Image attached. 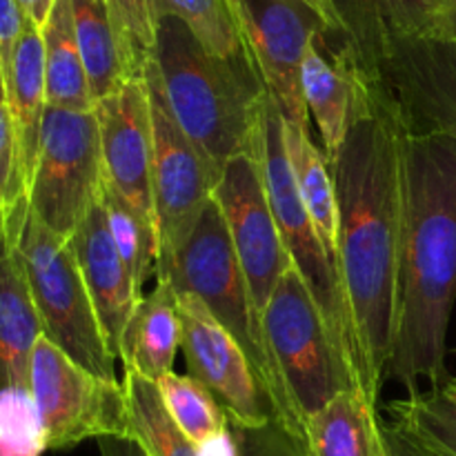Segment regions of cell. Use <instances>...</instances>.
Returning a JSON list of instances; mask_svg holds the SVG:
<instances>
[{
  "label": "cell",
  "mask_w": 456,
  "mask_h": 456,
  "mask_svg": "<svg viewBox=\"0 0 456 456\" xmlns=\"http://www.w3.org/2000/svg\"><path fill=\"white\" fill-rule=\"evenodd\" d=\"M27 196L0 214V390L29 386L31 354L43 337L38 310L18 245Z\"/></svg>",
  "instance_id": "2e32d148"
},
{
  "label": "cell",
  "mask_w": 456,
  "mask_h": 456,
  "mask_svg": "<svg viewBox=\"0 0 456 456\" xmlns=\"http://www.w3.org/2000/svg\"><path fill=\"white\" fill-rule=\"evenodd\" d=\"M101 203L105 208L116 249L132 276L136 294L142 298L145 297L142 288H145L147 279L156 274V261H159L156 225L107 181H102Z\"/></svg>",
  "instance_id": "cb8c5ba5"
},
{
  "label": "cell",
  "mask_w": 456,
  "mask_h": 456,
  "mask_svg": "<svg viewBox=\"0 0 456 456\" xmlns=\"http://www.w3.org/2000/svg\"><path fill=\"white\" fill-rule=\"evenodd\" d=\"M181 350L187 374L203 383L236 428H263L274 408L236 338L194 294H178Z\"/></svg>",
  "instance_id": "5bb4252c"
},
{
  "label": "cell",
  "mask_w": 456,
  "mask_h": 456,
  "mask_svg": "<svg viewBox=\"0 0 456 456\" xmlns=\"http://www.w3.org/2000/svg\"><path fill=\"white\" fill-rule=\"evenodd\" d=\"M347 36L405 132L456 141V38L392 34L368 16L359 27L350 22Z\"/></svg>",
  "instance_id": "5b68a950"
},
{
  "label": "cell",
  "mask_w": 456,
  "mask_h": 456,
  "mask_svg": "<svg viewBox=\"0 0 456 456\" xmlns=\"http://www.w3.org/2000/svg\"><path fill=\"white\" fill-rule=\"evenodd\" d=\"M0 102H3V105H7V85H4L3 65H0Z\"/></svg>",
  "instance_id": "60d3db41"
},
{
  "label": "cell",
  "mask_w": 456,
  "mask_h": 456,
  "mask_svg": "<svg viewBox=\"0 0 456 456\" xmlns=\"http://www.w3.org/2000/svg\"><path fill=\"white\" fill-rule=\"evenodd\" d=\"M181 350V314L178 292L169 281H156V288L136 303L120 341L118 359L123 370L159 381L174 372Z\"/></svg>",
  "instance_id": "ffe728a7"
},
{
  "label": "cell",
  "mask_w": 456,
  "mask_h": 456,
  "mask_svg": "<svg viewBox=\"0 0 456 456\" xmlns=\"http://www.w3.org/2000/svg\"><path fill=\"white\" fill-rule=\"evenodd\" d=\"M71 12L89 92L94 102H101L127 85L110 7L107 0H71Z\"/></svg>",
  "instance_id": "603a6c76"
},
{
  "label": "cell",
  "mask_w": 456,
  "mask_h": 456,
  "mask_svg": "<svg viewBox=\"0 0 456 456\" xmlns=\"http://www.w3.org/2000/svg\"><path fill=\"white\" fill-rule=\"evenodd\" d=\"M69 245L74 249L80 272H83L85 285H87L94 307H96L102 332L110 341L111 352L118 359L125 328H127L134 307L141 301V297L136 294L132 276H129L127 267L116 249L114 239H111L110 223H107L101 199L83 218L76 234L71 236Z\"/></svg>",
  "instance_id": "ac0fdd59"
},
{
  "label": "cell",
  "mask_w": 456,
  "mask_h": 456,
  "mask_svg": "<svg viewBox=\"0 0 456 456\" xmlns=\"http://www.w3.org/2000/svg\"><path fill=\"white\" fill-rule=\"evenodd\" d=\"M156 386L169 417L196 448L230 428V419L216 396L190 374L169 372Z\"/></svg>",
  "instance_id": "83f0119b"
},
{
  "label": "cell",
  "mask_w": 456,
  "mask_h": 456,
  "mask_svg": "<svg viewBox=\"0 0 456 456\" xmlns=\"http://www.w3.org/2000/svg\"><path fill=\"white\" fill-rule=\"evenodd\" d=\"M27 16L18 7L16 0H0V65H3L4 85L12 83L13 58H16L18 43L25 31Z\"/></svg>",
  "instance_id": "836d02e7"
},
{
  "label": "cell",
  "mask_w": 456,
  "mask_h": 456,
  "mask_svg": "<svg viewBox=\"0 0 456 456\" xmlns=\"http://www.w3.org/2000/svg\"><path fill=\"white\" fill-rule=\"evenodd\" d=\"M428 36H445V38H456V0H444L439 20L435 29Z\"/></svg>",
  "instance_id": "f35d334b"
},
{
  "label": "cell",
  "mask_w": 456,
  "mask_h": 456,
  "mask_svg": "<svg viewBox=\"0 0 456 456\" xmlns=\"http://www.w3.org/2000/svg\"><path fill=\"white\" fill-rule=\"evenodd\" d=\"M47 107L69 111L96 110L76 40L71 0H56L43 27Z\"/></svg>",
  "instance_id": "7402d4cb"
},
{
  "label": "cell",
  "mask_w": 456,
  "mask_h": 456,
  "mask_svg": "<svg viewBox=\"0 0 456 456\" xmlns=\"http://www.w3.org/2000/svg\"><path fill=\"white\" fill-rule=\"evenodd\" d=\"M258 138H261V127L254 138L252 150L227 160L212 191V199L225 218L240 270L248 281L254 310L263 321L272 292L279 285L281 276L292 267V258L285 248L267 196Z\"/></svg>",
  "instance_id": "4fadbf2b"
},
{
  "label": "cell",
  "mask_w": 456,
  "mask_h": 456,
  "mask_svg": "<svg viewBox=\"0 0 456 456\" xmlns=\"http://www.w3.org/2000/svg\"><path fill=\"white\" fill-rule=\"evenodd\" d=\"M454 354H456V347H454Z\"/></svg>",
  "instance_id": "b9f144b4"
},
{
  "label": "cell",
  "mask_w": 456,
  "mask_h": 456,
  "mask_svg": "<svg viewBox=\"0 0 456 456\" xmlns=\"http://www.w3.org/2000/svg\"><path fill=\"white\" fill-rule=\"evenodd\" d=\"M307 3H312L321 13H323L334 34H346L350 22H347V16L343 13V9L338 7L337 0H307Z\"/></svg>",
  "instance_id": "d590c367"
},
{
  "label": "cell",
  "mask_w": 456,
  "mask_h": 456,
  "mask_svg": "<svg viewBox=\"0 0 456 456\" xmlns=\"http://www.w3.org/2000/svg\"><path fill=\"white\" fill-rule=\"evenodd\" d=\"M387 441H390V450H392V456H439L435 452H430V450L421 448L419 444H414V441L405 439L403 435H399V432H395L392 428H387Z\"/></svg>",
  "instance_id": "74e56055"
},
{
  "label": "cell",
  "mask_w": 456,
  "mask_h": 456,
  "mask_svg": "<svg viewBox=\"0 0 456 456\" xmlns=\"http://www.w3.org/2000/svg\"><path fill=\"white\" fill-rule=\"evenodd\" d=\"M343 36H346V43L334 49L332 58L323 53V36H319L307 47L301 65L303 98H305L307 111L314 116L319 125L328 163L341 150L352 120L359 114L365 92H368V78L361 69L354 45L347 38V31Z\"/></svg>",
  "instance_id": "e0dca14e"
},
{
  "label": "cell",
  "mask_w": 456,
  "mask_h": 456,
  "mask_svg": "<svg viewBox=\"0 0 456 456\" xmlns=\"http://www.w3.org/2000/svg\"><path fill=\"white\" fill-rule=\"evenodd\" d=\"M18 199H22V194L18 185L16 136L9 107L0 102V214Z\"/></svg>",
  "instance_id": "d6a6232c"
},
{
  "label": "cell",
  "mask_w": 456,
  "mask_h": 456,
  "mask_svg": "<svg viewBox=\"0 0 456 456\" xmlns=\"http://www.w3.org/2000/svg\"><path fill=\"white\" fill-rule=\"evenodd\" d=\"M29 387L38 405L47 450L62 452L87 439L129 436L127 392L120 381H107L80 368L47 337L31 354Z\"/></svg>",
  "instance_id": "8fae6325"
},
{
  "label": "cell",
  "mask_w": 456,
  "mask_h": 456,
  "mask_svg": "<svg viewBox=\"0 0 456 456\" xmlns=\"http://www.w3.org/2000/svg\"><path fill=\"white\" fill-rule=\"evenodd\" d=\"M283 138L303 205L338 267V203L328 159L323 150L314 145L310 129L283 120Z\"/></svg>",
  "instance_id": "44dd1931"
},
{
  "label": "cell",
  "mask_w": 456,
  "mask_h": 456,
  "mask_svg": "<svg viewBox=\"0 0 456 456\" xmlns=\"http://www.w3.org/2000/svg\"><path fill=\"white\" fill-rule=\"evenodd\" d=\"M154 62L178 125L218 172L252 150L267 89L248 52L212 56L181 20L163 18L156 25Z\"/></svg>",
  "instance_id": "3957f363"
},
{
  "label": "cell",
  "mask_w": 456,
  "mask_h": 456,
  "mask_svg": "<svg viewBox=\"0 0 456 456\" xmlns=\"http://www.w3.org/2000/svg\"><path fill=\"white\" fill-rule=\"evenodd\" d=\"M156 281H169L178 294H194L208 305L218 323L243 347L245 356L265 387L276 421L289 435L305 441V426L298 419L285 390L283 377L272 359L265 328L254 310L230 230L214 199L203 209L191 234L174 256L172 265L156 276Z\"/></svg>",
  "instance_id": "277c9868"
},
{
  "label": "cell",
  "mask_w": 456,
  "mask_h": 456,
  "mask_svg": "<svg viewBox=\"0 0 456 456\" xmlns=\"http://www.w3.org/2000/svg\"><path fill=\"white\" fill-rule=\"evenodd\" d=\"M243 49L256 67L285 123L310 129L301 89V65L319 36L334 34L307 0H230Z\"/></svg>",
  "instance_id": "7c38bea8"
},
{
  "label": "cell",
  "mask_w": 456,
  "mask_h": 456,
  "mask_svg": "<svg viewBox=\"0 0 456 456\" xmlns=\"http://www.w3.org/2000/svg\"><path fill=\"white\" fill-rule=\"evenodd\" d=\"M16 3L27 16V20H31L36 27L43 29L47 25L49 16H52V9L56 4V0H16Z\"/></svg>",
  "instance_id": "8d00e7d4"
},
{
  "label": "cell",
  "mask_w": 456,
  "mask_h": 456,
  "mask_svg": "<svg viewBox=\"0 0 456 456\" xmlns=\"http://www.w3.org/2000/svg\"><path fill=\"white\" fill-rule=\"evenodd\" d=\"M330 172L338 203V272L354 334L361 390L379 401L399 314L405 127L390 98L370 78L363 107L330 160Z\"/></svg>",
  "instance_id": "6da1fadb"
},
{
  "label": "cell",
  "mask_w": 456,
  "mask_h": 456,
  "mask_svg": "<svg viewBox=\"0 0 456 456\" xmlns=\"http://www.w3.org/2000/svg\"><path fill=\"white\" fill-rule=\"evenodd\" d=\"M368 18L399 36H428L439 20L444 0H368Z\"/></svg>",
  "instance_id": "4dcf8cb0"
},
{
  "label": "cell",
  "mask_w": 456,
  "mask_h": 456,
  "mask_svg": "<svg viewBox=\"0 0 456 456\" xmlns=\"http://www.w3.org/2000/svg\"><path fill=\"white\" fill-rule=\"evenodd\" d=\"M150 9L154 25L163 18H176L212 56L234 58L245 53L230 0H150Z\"/></svg>",
  "instance_id": "4316f807"
},
{
  "label": "cell",
  "mask_w": 456,
  "mask_h": 456,
  "mask_svg": "<svg viewBox=\"0 0 456 456\" xmlns=\"http://www.w3.org/2000/svg\"><path fill=\"white\" fill-rule=\"evenodd\" d=\"M395 432L439 456H456V403L439 387L414 392L387 405Z\"/></svg>",
  "instance_id": "d4e9b609"
},
{
  "label": "cell",
  "mask_w": 456,
  "mask_h": 456,
  "mask_svg": "<svg viewBox=\"0 0 456 456\" xmlns=\"http://www.w3.org/2000/svg\"><path fill=\"white\" fill-rule=\"evenodd\" d=\"M7 107L16 136V163L20 194L27 196L34 178L40 151L45 111H47V85H45V43L43 29L27 20L22 38L13 58L12 83L7 89Z\"/></svg>",
  "instance_id": "d6986e66"
},
{
  "label": "cell",
  "mask_w": 456,
  "mask_h": 456,
  "mask_svg": "<svg viewBox=\"0 0 456 456\" xmlns=\"http://www.w3.org/2000/svg\"><path fill=\"white\" fill-rule=\"evenodd\" d=\"M230 428L239 456H307L305 441L289 435L276 419L263 428Z\"/></svg>",
  "instance_id": "1f68e13d"
},
{
  "label": "cell",
  "mask_w": 456,
  "mask_h": 456,
  "mask_svg": "<svg viewBox=\"0 0 456 456\" xmlns=\"http://www.w3.org/2000/svg\"><path fill=\"white\" fill-rule=\"evenodd\" d=\"M456 301V141L405 132V208L399 314L386 381L419 392L450 377L448 328Z\"/></svg>",
  "instance_id": "7a4b0ae2"
},
{
  "label": "cell",
  "mask_w": 456,
  "mask_h": 456,
  "mask_svg": "<svg viewBox=\"0 0 456 456\" xmlns=\"http://www.w3.org/2000/svg\"><path fill=\"white\" fill-rule=\"evenodd\" d=\"M267 347L305 426L338 392L359 387L297 267L281 276L263 314Z\"/></svg>",
  "instance_id": "ba28073f"
},
{
  "label": "cell",
  "mask_w": 456,
  "mask_h": 456,
  "mask_svg": "<svg viewBox=\"0 0 456 456\" xmlns=\"http://www.w3.org/2000/svg\"><path fill=\"white\" fill-rule=\"evenodd\" d=\"M107 7L127 83L145 78V69L154 58L156 45V25L150 0H107Z\"/></svg>",
  "instance_id": "f1b7e54d"
},
{
  "label": "cell",
  "mask_w": 456,
  "mask_h": 456,
  "mask_svg": "<svg viewBox=\"0 0 456 456\" xmlns=\"http://www.w3.org/2000/svg\"><path fill=\"white\" fill-rule=\"evenodd\" d=\"M102 181L105 165L96 110L47 107L38 160L27 191L31 214L58 239L69 243L83 218L101 199Z\"/></svg>",
  "instance_id": "9c48e42d"
},
{
  "label": "cell",
  "mask_w": 456,
  "mask_h": 456,
  "mask_svg": "<svg viewBox=\"0 0 456 456\" xmlns=\"http://www.w3.org/2000/svg\"><path fill=\"white\" fill-rule=\"evenodd\" d=\"M436 387H439V390L444 392L448 399H452L456 403V377H448L444 383H441V386H436Z\"/></svg>",
  "instance_id": "ab89813d"
},
{
  "label": "cell",
  "mask_w": 456,
  "mask_h": 456,
  "mask_svg": "<svg viewBox=\"0 0 456 456\" xmlns=\"http://www.w3.org/2000/svg\"><path fill=\"white\" fill-rule=\"evenodd\" d=\"M47 439L29 386L0 390V456H43Z\"/></svg>",
  "instance_id": "f546056e"
},
{
  "label": "cell",
  "mask_w": 456,
  "mask_h": 456,
  "mask_svg": "<svg viewBox=\"0 0 456 456\" xmlns=\"http://www.w3.org/2000/svg\"><path fill=\"white\" fill-rule=\"evenodd\" d=\"M105 181L156 225L151 190V116L145 78L96 102ZM159 232V225H156Z\"/></svg>",
  "instance_id": "9a60e30c"
},
{
  "label": "cell",
  "mask_w": 456,
  "mask_h": 456,
  "mask_svg": "<svg viewBox=\"0 0 456 456\" xmlns=\"http://www.w3.org/2000/svg\"><path fill=\"white\" fill-rule=\"evenodd\" d=\"M18 245L43 337L87 372L118 381L116 356L102 332L74 249L31 214L29 203L18 227Z\"/></svg>",
  "instance_id": "8992f818"
},
{
  "label": "cell",
  "mask_w": 456,
  "mask_h": 456,
  "mask_svg": "<svg viewBox=\"0 0 456 456\" xmlns=\"http://www.w3.org/2000/svg\"><path fill=\"white\" fill-rule=\"evenodd\" d=\"M123 386L127 392L132 439L150 456H199L196 445L174 423L160 399L159 386L141 374L125 370Z\"/></svg>",
  "instance_id": "484cf974"
},
{
  "label": "cell",
  "mask_w": 456,
  "mask_h": 456,
  "mask_svg": "<svg viewBox=\"0 0 456 456\" xmlns=\"http://www.w3.org/2000/svg\"><path fill=\"white\" fill-rule=\"evenodd\" d=\"M151 116V190L159 225L156 276L172 265L181 245L212 200L218 172L178 125L154 58L145 69Z\"/></svg>",
  "instance_id": "30bf717a"
},
{
  "label": "cell",
  "mask_w": 456,
  "mask_h": 456,
  "mask_svg": "<svg viewBox=\"0 0 456 456\" xmlns=\"http://www.w3.org/2000/svg\"><path fill=\"white\" fill-rule=\"evenodd\" d=\"M258 154H261L263 178H265L267 196H270L272 209H274L276 223H279L281 236L288 248L292 265L303 276L305 285L310 288L325 323H328L332 341L338 354L346 361L347 370L359 379V365H356L354 334H352L350 312H347L346 292H343L341 272L337 263L325 249L301 194L294 183L292 165H289L288 150L283 138V116L279 107L267 94L265 110H263L261 138H258Z\"/></svg>",
  "instance_id": "52a82bcc"
},
{
  "label": "cell",
  "mask_w": 456,
  "mask_h": 456,
  "mask_svg": "<svg viewBox=\"0 0 456 456\" xmlns=\"http://www.w3.org/2000/svg\"><path fill=\"white\" fill-rule=\"evenodd\" d=\"M98 450H101V456H150L136 439H129V436L98 439Z\"/></svg>",
  "instance_id": "e575fe53"
}]
</instances>
